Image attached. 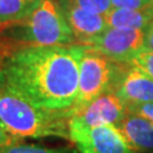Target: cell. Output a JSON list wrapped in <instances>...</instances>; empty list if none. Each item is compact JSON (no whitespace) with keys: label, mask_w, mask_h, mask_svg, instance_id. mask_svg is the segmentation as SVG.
Wrapping results in <instances>:
<instances>
[{"label":"cell","mask_w":153,"mask_h":153,"mask_svg":"<svg viewBox=\"0 0 153 153\" xmlns=\"http://www.w3.org/2000/svg\"><path fill=\"white\" fill-rule=\"evenodd\" d=\"M83 44L27 45L0 56L7 82L40 109L71 116L78 94Z\"/></svg>","instance_id":"cell-1"},{"label":"cell","mask_w":153,"mask_h":153,"mask_svg":"<svg viewBox=\"0 0 153 153\" xmlns=\"http://www.w3.org/2000/svg\"><path fill=\"white\" fill-rule=\"evenodd\" d=\"M67 112H50L35 107L7 82L0 71V123L18 140L69 138Z\"/></svg>","instance_id":"cell-2"},{"label":"cell","mask_w":153,"mask_h":153,"mask_svg":"<svg viewBox=\"0 0 153 153\" xmlns=\"http://www.w3.org/2000/svg\"><path fill=\"white\" fill-rule=\"evenodd\" d=\"M75 38L58 0H42L28 17L0 27V56L27 45H67Z\"/></svg>","instance_id":"cell-3"},{"label":"cell","mask_w":153,"mask_h":153,"mask_svg":"<svg viewBox=\"0 0 153 153\" xmlns=\"http://www.w3.org/2000/svg\"><path fill=\"white\" fill-rule=\"evenodd\" d=\"M127 66L115 62L83 44L79 60L78 94L71 115L85 108L100 95L116 91Z\"/></svg>","instance_id":"cell-4"},{"label":"cell","mask_w":153,"mask_h":153,"mask_svg":"<svg viewBox=\"0 0 153 153\" xmlns=\"http://www.w3.org/2000/svg\"><path fill=\"white\" fill-rule=\"evenodd\" d=\"M68 135L79 153H136L115 125L86 127L68 119Z\"/></svg>","instance_id":"cell-5"},{"label":"cell","mask_w":153,"mask_h":153,"mask_svg":"<svg viewBox=\"0 0 153 153\" xmlns=\"http://www.w3.org/2000/svg\"><path fill=\"white\" fill-rule=\"evenodd\" d=\"M85 45L115 62L131 65L144 49V30L108 27Z\"/></svg>","instance_id":"cell-6"},{"label":"cell","mask_w":153,"mask_h":153,"mask_svg":"<svg viewBox=\"0 0 153 153\" xmlns=\"http://www.w3.org/2000/svg\"><path fill=\"white\" fill-rule=\"evenodd\" d=\"M127 111V103L116 91H110L93 100L82 110L73 114L69 119L86 127L102 125L117 126L124 119Z\"/></svg>","instance_id":"cell-7"},{"label":"cell","mask_w":153,"mask_h":153,"mask_svg":"<svg viewBox=\"0 0 153 153\" xmlns=\"http://www.w3.org/2000/svg\"><path fill=\"white\" fill-rule=\"evenodd\" d=\"M58 2L76 43L88 44L108 28L104 15L84 10L71 0H58Z\"/></svg>","instance_id":"cell-8"},{"label":"cell","mask_w":153,"mask_h":153,"mask_svg":"<svg viewBox=\"0 0 153 153\" xmlns=\"http://www.w3.org/2000/svg\"><path fill=\"white\" fill-rule=\"evenodd\" d=\"M116 93L127 104L153 103V78L137 66H127Z\"/></svg>","instance_id":"cell-9"},{"label":"cell","mask_w":153,"mask_h":153,"mask_svg":"<svg viewBox=\"0 0 153 153\" xmlns=\"http://www.w3.org/2000/svg\"><path fill=\"white\" fill-rule=\"evenodd\" d=\"M117 127L136 153H153V124L145 117L128 110Z\"/></svg>","instance_id":"cell-10"},{"label":"cell","mask_w":153,"mask_h":153,"mask_svg":"<svg viewBox=\"0 0 153 153\" xmlns=\"http://www.w3.org/2000/svg\"><path fill=\"white\" fill-rule=\"evenodd\" d=\"M108 27L126 30H145L153 21V9L112 8L104 15Z\"/></svg>","instance_id":"cell-11"},{"label":"cell","mask_w":153,"mask_h":153,"mask_svg":"<svg viewBox=\"0 0 153 153\" xmlns=\"http://www.w3.org/2000/svg\"><path fill=\"white\" fill-rule=\"evenodd\" d=\"M42 0H0V25L19 22L28 17Z\"/></svg>","instance_id":"cell-12"},{"label":"cell","mask_w":153,"mask_h":153,"mask_svg":"<svg viewBox=\"0 0 153 153\" xmlns=\"http://www.w3.org/2000/svg\"><path fill=\"white\" fill-rule=\"evenodd\" d=\"M0 153H79L68 148H48L38 144L18 142L0 150Z\"/></svg>","instance_id":"cell-13"},{"label":"cell","mask_w":153,"mask_h":153,"mask_svg":"<svg viewBox=\"0 0 153 153\" xmlns=\"http://www.w3.org/2000/svg\"><path fill=\"white\" fill-rule=\"evenodd\" d=\"M71 1L84 10L100 15H105L114 8L111 0H71Z\"/></svg>","instance_id":"cell-14"},{"label":"cell","mask_w":153,"mask_h":153,"mask_svg":"<svg viewBox=\"0 0 153 153\" xmlns=\"http://www.w3.org/2000/svg\"><path fill=\"white\" fill-rule=\"evenodd\" d=\"M114 8L125 9H153V0H111Z\"/></svg>","instance_id":"cell-15"},{"label":"cell","mask_w":153,"mask_h":153,"mask_svg":"<svg viewBox=\"0 0 153 153\" xmlns=\"http://www.w3.org/2000/svg\"><path fill=\"white\" fill-rule=\"evenodd\" d=\"M133 65L140 67L153 78V52L143 49L131 61Z\"/></svg>","instance_id":"cell-16"},{"label":"cell","mask_w":153,"mask_h":153,"mask_svg":"<svg viewBox=\"0 0 153 153\" xmlns=\"http://www.w3.org/2000/svg\"><path fill=\"white\" fill-rule=\"evenodd\" d=\"M127 109L129 111H134V112L140 114L153 124V103L127 104Z\"/></svg>","instance_id":"cell-17"},{"label":"cell","mask_w":153,"mask_h":153,"mask_svg":"<svg viewBox=\"0 0 153 153\" xmlns=\"http://www.w3.org/2000/svg\"><path fill=\"white\" fill-rule=\"evenodd\" d=\"M22 142V140H18L17 137L11 135L9 131L6 129V127L0 123V150L10 146L13 144Z\"/></svg>","instance_id":"cell-18"},{"label":"cell","mask_w":153,"mask_h":153,"mask_svg":"<svg viewBox=\"0 0 153 153\" xmlns=\"http://www.w3.org/2000/svg\"><path fill=\"white\" fill-rule=\"evenodd\" d=\"M144 49L153 52V21L144 30Z\"/></svg>","instance_id":"cell-19"}]
</instances>
